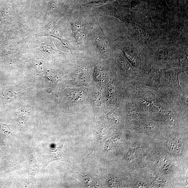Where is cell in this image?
<instances>
[{
	"instance_id": "1",
	"label": "cell",
	"mask_w": 188,
	"mask_h": 188,
	"mask_svg": "<svg viewBox=\"0 0 188 188\" xmlns=\"http://www.w3.org/2000/svg\"><path fill=\"white\" fill-rule=\"evenodd\" d=\"M63 145H62L57 147L55 150H50L49 154L46 158L45 167L54 161H62L69 162L70 161L67 159L63 153Z\"/></svg>"
},
{
	"instance_id": "2",
	"label": "cell",
	"mask_w": 188,
	"mask_h": 188,
	"mask_svg": "<svg viewBox=\"0 0 188 188\" xmlns=\"http://www.w3.org/2000/svg\"><path fill=\"white\" fill-rule=\"evenodd\" d=\"M72 32L74 33V38L76 40H79L80 38L84 34L85 29L81 24L75 23L72 24Z\"/></svg>"
},
{
	"instance_id": "3",
	"label": "cell",
	"mask_w": 188,
	"mask_h": 188,
	"mask_svg": "<svg viewBox=\"0 0 188 188\" xmlns=\"http://www.w3.org/2000/svg\"><path fill=\"white\" fill-rule=\"evenodd\" d=\"M78 179H79L81 182L88 187H91L96 185V181L92 178V177L88 175L79 174L78 175Z\"/></svg>"
},
{
	"instance_id": "4",
	"label": "cell",
	"mask_w": 188,
	"mask_h": 188,
	"mask_svg": "<svg viewBox=\"0 0 188 188\" xmlns=\"http://www.w3.org/2000/svg\"><path fill=\"white\" fill-rule=\"evenodd\" d=\"M97 45L100 51L104 52L106 50V43L103 39L97 38L96 40Z\"/></svg>"
},
{
	"instance_id": "5",
	"label": "cell",
	"mask_w": 188,
	"mask_h": 188,
	"mask_svg": "<svg viewBox=\"0 0 188 188\" xmlns=\"http://www.w3.org/2000/svg\"><path fill=\"white\" fill-rule=\"evenodd\" d=\"M94 105L97 106H99L101 103V99L100 93H97L94 96Z\"/></svg>"
},
{
	"instance_id": "6",
	"label": "cell",
	"mask_w": 188,
	"mask_h": 188,
	"mask_svg": "<svg viewBox=\"0 0 188 188\" xmlns=\"http://www.w3.org/2000/svg\"><path fill=\"white\" fill-rule=\"evenodd\" d=\"M1 129L5 132H6V133L8 134L10 133L11 130L8 126H4V124L2 125L1 126Z\"/></svg>"
}]
</instances>
